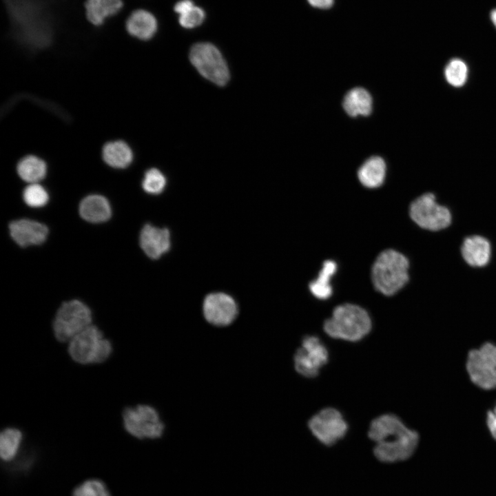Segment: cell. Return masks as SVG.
Masks as SVG:
<instances>
[{
    "label": "cell",
    "mask_w": 496,
    "mask_h": 496,
    "mask_svg": "<svg viewBox=\"0 0 496 496\" xmlns=\"http://www.w3.org/2000/svg\"><path fill=\"white\" fill-rule=\"evenodd\" d=\"M369 437L375 442V457L384 463L404 461L412 456L418 442V433L408 428L397 415L384 414L371 423Z\"/></svg>",
    "instance_id": "6da1fadb"
},
{
    "label": "cell",
    "mask_w": 496,
    "mask_h": 496,
    "mask_svg": "<svg viewBox=\"0 0 496 496\" xmlns=\"http://www.w3.org/2000/svg\"><path fill=\"white\" fill-rule=\"evenodd\" d=\"M19 39L32 48H43L52 41L50 19L37 0H4Z\"/></svg>",
    "instance_id": "7a4b0ae2"
},
{
    "label": "cell",
    "mask_w": 496,
    "mask_h": 496,
    "mask_svg": "<svg viewBox=\"0 0 496 496\" xmlns=\"http://www.w3.org/2000/svg\"><path fill=\"white\" fill-rule=\"evenodd\" d=\"M372 322L368 312L361 307L345 303L337 306L331 318L323 325L330 337L350 342H358L371 331Z\"/></svg>",
    "instance_id": "3957f363"
},
{
    "label": "cell",
    "mask_w": 496,
    "mask_h": 496,
    "mask_svg": "<svg viewBox=\"0 0 496 496\" xmlns=\"http://www.w3.org/2000/svg\"><path fill=\"white\" fill-rule=\"evenodd\" d=\"M407 258L394 249H386L376 258L371 268L375 289L385 296H392L409 281Z\"/></svg>",
    "instance_id": "277c9868"
},
{
    "label": "cell",
    "mask_w": 496,
    "mask_h": 496,
    "mask_svg": "<svg viewBox=\"0 0 496 496\" xmlns=\"http://www.w3.org/2000/svg\"><path fill=\"white\" fill-rule=\"evenodd\" d=\"M123 426L132 436L139 440H157L165 433L167 426L160 411L149 404L125 408L122 413Z\"/></svg>",
    "instance_id": "5b68a950"
},
{
    "label": "cell",
    "mask_w": 496,
    "mask_h": 496,
    "mask_svg": "<svg viewBox=\"0 0 496 496\" xmlns=\"http://www.w3.org/2000/svg\"><path fill=\"white\" fill-rule=\"evenodd\" d=\"M112 351L110 341L92 324L75 335L68 347L71 358L81 364L103 362L110 358Z\"/></svg>",
    "instance_id": "8992f818"
},
{
    "label": "cell",
    "mask_w": 496,
    "mask_h": 496,
    "mask_svg": "<svg viewBox=\"0 0 496 496\" xmlns=\"http://www.w3.org/2000/svg\"><path fill=\"white\" fill-rule=\"evenodd\" d=\"M92 322V313L90 307L82 301L74 299L63 302L57 309L52 330L58 341L69 342Z\"/></svg>",
    "instance_id": "52a82bcc"
},
{
    "label": "cell",
    "mask_w": 496,
    "mask_h": 496,
    "mask_svg": "<svg viewBox=\"0 0 496 496\" xmlns=\"http://www.w3.org/2000/svg\"><path fill=\"white\" fill-rule=\"evenodd\" d=\"M189 59L198 72L214 83L223 86L229 79V71L219 50L209 43L194 45L189 52Z\"/></svg>",
    "instance_id": "ba28073f"
},
{
    "label": "cell",
    "mask_w": 496,
    "mask_h": 496,
    "mask_svg": "<svg viewBox=\"0 0 496 496\" xmlns=\"http://www.w3.org/2000/svg\"><path fill=\"white\" fill-rule=\"evenodd\" d=\"M409 215L419 227L433 231L446 228L452 220L449 209L440 205L431 193L415 199L409 206Z\"/></svg>",
    "instance_id": "9c48e42d"
},
{
    "label": "cell",
    "mask_w": 496,
    "mask_h": 496,
    "mask_svg": "<svg viewBox=\"0 0 496 496\" xmlns=\"http://www.w3.org/2000/svg\"><path fill=\"white\" fill-rule=\"evenodd\" d=\"M205 322L211 327L225 329L236 320L239 310L236 301L230 295L223 292L208 294L202 305Z\"/></svg>",
    "instance_id": "30bf717a"
},
{
    "label": "cell",
    "mask_w": 496,
    "mask_h": 496,
    "mask_svg": "<svg viewBox=\"0 0 496 496\" xmlns=\"http://www.w3.org/2000/svg\"><path fill=\"white\" fill-rule=\"evenodd\" d=\"M328 359V351L319 338L307 335L302 338L301 346L293 355L294 368L302 376L314 378L327 363Z\"/></svg>",
    "instance_id": "8fae6325"
},
{
    "label": "cell",
    "mask_w": 496,
    "mask_h": 496,
    "mask_svg": "<svg viewBox=\"0 0 496 496\" xmlns=\"http://www.w3.org/2000/svg\"><path fill=\"white\" fill-rule=\"evenodd\" d=\"M312 434L322 444L331 446L346 435L348 424L341 413L333 408H326L314 415L308 422Z\"/></svg>",
    "instance_id": "7c38bea8"
},
{
    "label": "cell",
    "mask_w": 496,
    "mask_h": 496,
    "mask_svg": "<svg viewBox=\"0 0 496 496\" xmlns=\"http://www.w3.org/2000/svg\"><path fill=\"white\" fill-rule=\"evenodd\" d=\"M8 229L12 239L21 247L43 244L49 233L45 225L28 218L11 221Z\"/></svg>",
    "instance_id": "4fadbf2b"
},
{
    "label": "cell",
    "mask_w": 496,
    "mask_h": 496,
    "mask_svg": "<svg viewBox=\"0 0 496 496\" xmlns=\"http://www.w3.org/2000/svg\"><path fill=\"white\" fill-rule=\"evenodd\" d=\"M139 244L147 257L158 259L170 248L169 231L166 228H159L146 224L140 232Z\"/></svg>",
    "instance_id": "5bb4252c"
},
{
    "label": "cell",
    "mask_w": 496,
    "mask_h": 496,
    "mask_svg": "<svg viewBox=\"0 0 496 496\" xmlns=\"http://www.w3.org/2000/svg\"><path fill=\"white\" fill-rule=\"evenodd\" d=\"M466 366L474 384L484 390L496 389V368L483 359L478 349L468 352Z\"/></svg>",
    "instance_id": "9a60e30c"
},
{
    "label": "cell",
    "mask_w": 496,
    "mask_h": 496,
    "mask_svg": "<svg viewBox=\"0 0 496 496\" xmlns=\"http://www.w3.org/2000/svg\"><path fill=\"white\" fill-rule=\"evenodd\" d=\"M157 28L158 23L154 15L143 9L133 11L125 21V29L128 34L143 41L152 39Z\"/></svg>",
    "instance_id": "2e32d148"
},
{
    "label": "cell",
    "mask_w": 496,
    "mask_h": 496,
    "mask_svg": "<svg viewBox=\"0 0 496 496\" xmlns=\"http://www.w3.org/2000/svg\"><path fill=\"white\" fill-rule=\"evenodd\" d=\"M461 254L468 265L474 267H482L486 265L490 259V244L483 236H468L464 240Z\"/></svg>",
    "instance_id": "e0dca14e"
},
{
    "label": "cell",
    "mask_w": 496,
    "mask_h": 496,
    "mask_svg": "<svg viewBox=\"0 0 496 496\" xmlns=\"http://www.w3.org/2000/svg\"><path fill=\"white\" fill-rule=\"evenodd\" d=\"M80 216L91 223H102L112 216V208L108 200L99 194H90L83 198L79 203Z\"/></svg>",
    "instance_id": "ac0fdd59"
},
{
    "label": "cell",
    "mask_w": 496,
    "mask_h": 496,
    "mask_svg": "<svg viewBox=\"0 0 496 496\" xmlns=\"http://www.w3.org/2000/svg\"><path fill=\"white\" fill-rule=\"evenodd\" d=\"M123 6L122 0H86L84 4L87 21L95 26L118 13Z\"/></svg>",
    "instance_id": "d6986e66"
},
{
    "label": "cell",
    "mask_w": 496,
    "mask_h": 496,
    "mask_svg": "<svg viewBox=\"0 0 496 496\" xmlns=\"http://www.w3.org/2000/svg\"><path fill=\"white\" fill-rule=\"evenodd\" d=\"M386 175V164L380 156L367 159L359 168L358 176L360 182L369 188L380 187Z\"/></svg>",
    "instance_id": "ffe728a7"
},
{
    "label": "cell",
    "mask_w": 496,
    "mask_h": 496,
    "mask_svg": "<svg viewBox=\"0 0 496 496\" xmlns=\"http://www.w3.org/2000/svg\"><path fill=\"white\" fill-rule=\"evenodd\" d=\"M102 156L108 165L117 169L127 167L133 160L131 148L123 141L107 143L103 147Z\"/></svg>",
    "instance_id": "44dd1931"
},
{
    "label": "cell",
    "mask_w": 496,
    "mask_h": 496,
    "mask_svg": "<svg viewBox=\"0 0 496 496\" xmlns=\"http://www.w3.org/2000/svg\"><path fill=\"white\" fill-rule=\"evenodd\" d=\"M342 104L351 116H367L372 109V98L365 89L355 87L346 94Z\"/></svg>",
    "instance_id": "7402d4cb"
},
{
    "label": "cell",
    "mask_w": 496,
    "mask_h": 496,
    "mask_svg": "<svg viewBox=\"0 0 496 496\" xmlns=\"http://www.w3.org/2000/svg\"><path fill=\"white\" fill-rule=\"evenodd\" d=\"M17 171L23 180L30 184L37 183L45 178L47 166L40 158L34 155H28L18 163Z\"/></svg>",
    "instance_id": "603a6c76"
},
{
    "label": "cell",
    "mask_w": 496,
    "mask_h": 496,
    "mask_svg": "<svg viewBox=\"0 0 496 496\" xmlns=\"http://www.w3.org/2000/svg\"><path fill=\"white\" fill-rule=\"evenodd\" d=\"M336 269L337 265L334 261L327 260L324 262L318 278L309 284L310 291L316 298L324 300L331 296L332 287L330 280Z\"/></svg>",
    "instance_id": "cb8c5ba5"
},
{
    "label": "cell",
    "mask_w": 496,
    "mask_h": 496,
    "mask_svg": "<svg viewBox=\"0 0 496 496\" xmlns=\"http://www.w3.org/2000/svg\"><path fill=\"white\" fill-rule=\"evenodd\" d=\"M174 11L178 14V21L185 28H194L205 20V11L194 4L192 0H180L174 6Z\"/></svg>",
    "instance_id": "d4e9b609"
},
{
    "label": "cell",
    "mask_w": 496,
    "mask_h": 496,
    "mask_svg": "<svg viewBox=\"0 0 496 496\" xmlns=\"http://www.w3.org/2000/svg\"><path fill=\"white\" fill-rule=\"evenodd\" d=\"M22 432L17 428L9 427L3 430L0 435V455L5 462L14 459L21 446Z\"/></svg>",
    "instance_id": "484cf974"
},
{
    "label": "cell",
    "mask_w": 496,
    "mask_h": 496,
    "mask_svg": "<svg viewBox=\"0 0 496 496\" xmlns=\"http://www.w3.org/2000/svg\"><path fill=\"white\" fill-rule=\"evenodd\" d=\"M446 82L454 87H461L467 81L468 68L466 63L460 59L450 60L444 70Z\"/></svg>",
    "instance_id": "4316f807"
},
{
    "label": "cell",
    "mask_w": 496,
    "mask_h": 496,
    "mask_svg": "<svg viewBox=\"0 0 496 496\" xmlns=\"http://www.w3.org/2000/svg\"><path fill=\"white\" fill-rule=\"evenodd\" d=\"M23 199L28 206L39 208L48 203L49 195L46 189L39 183H30L23 191Z\"/></svg>",
    "instance_id": "83f0119b"
},
{
    "label": "cell",
    "mask_w": 496,
    "mask_h": 496,
    "mask_svg": "<svg viewBox=\"0 0 496 496\" xmlns=\"http://www.w3.org/2000/svg\"><path fill=\"white\" fill-rule=\"evenodd\" d=\"M165 185L166 178L160 170L152 168L145 173L142 187L145 192L159 194L164 190Z\"/></svg>",
    "instance_id": "f1b7e54d"
},
{
    "label": "cell",
    "mask_w": 496,
    "mask_h": 496,
    "mask_svg": "<svg viewBox=\"0 0 496 496\" xmlns=\"http://www.w3.org/2000/svg\"><path fill=\"white\" fill-rule=\"evenodd\" d=\"M72 496H111L106 485L101 480L88 479L77 486Z\"/></svg>",
    "instance_id": "f546056e"
},
{
    "label": "cell",
    "mask_w": 496,
    "mask_h": 496,
    "mask_svg": "<svg viewBox=\"0 0 496 496\" xmlns=\"http://www.w3.org/2000/svg\"><path fill=\"white\" fill-rule=\"evenodd\" d=\"M478 350L483 359L496 368V344L485 342Z\"/></svg>",
    "instance_id": "4dcf8cb0"
},
{
    "label": "cell",
    "mask_w": 496,
    "mask_h": 496,
    "mask_svg": "<svg viewBox=\"0 0 496 496\" xmlns=\"http://www.w3.org/2000/svg\"><path fill=\"white\" fill-rule=\"evenodd\" d=\"M486 425L492 437L496 440V404L486 414Z\"/></svg>",
    "instance_id": "1f68e13d"
},
{
    "label": "cell",
    "mask_w": 496,
    "mask_h": 496,
    "mask_svg": "<svg viewBox=\"0 0 496 496\" xmlns=\"http://www.w3.org/2000/svg\"><path fill=\"white\" fill-rule=\"evenodd\" d=\"M309 3L314 7L320 9H327L331 7L333 0H307Z\"/></svg>",
    "instance_id": "d6a6232c"
},
{
    "label": "cell",
    "mask_w": 496,
    "mask_h": 496,
    "mask_svg": "<svg viewBox=\"0 0 496 496\" xmlns=\"http://www.w3.org/2000/svg\"><path fill=\"white\" fill-rule=\"evenodd\" d=\"M490 19L494 24V25L496 27V9L493 10L490 13Z\"/></svg>",
    "instance_id": "836d02e7"
}]
</instances>
